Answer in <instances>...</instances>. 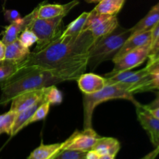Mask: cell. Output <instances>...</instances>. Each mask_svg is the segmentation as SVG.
<instances>
[{
    "label": "cell",
    "mask_w": 159,
    "mask_h": 159,
    "mask_svg": "<svg viewBox=\"0 0 159 159\" xmlns=\"http://www.w3.org/2000/svg\"><path fill=\"white\" fill-rule=\"evenodd\" d=\"M87 65L88 55L57 68H47L34 65L20 68L11 79L0 85V104L6 105L14 97L25 92L41 89L66 81L77 80L85 73Z\"/></svg>",
    "instance_id": "1"
},
{
    "label": "cell",
    "mask_w": 159,
    "mask_h": 159,
    "mask_svg": "<svg viewBox=\"0 0 159 159\" xmlns=\"http://www.w3.org/2000/svg\"><path fill=\"white\" fill-rule=\"evenodd\" d=\"M96 40L91 31L89 30L76 35H61L40 51L30 52L24 61L20 62V66L23 68L34 65L47 68H57L88 55Z\"/></svg>",
    "instance_id": "2"
},
{
    "label": "cell",
    "mask_w": 159,
    "mask_h": 159,
    "mask_svg": "<svg viewBox=\"0 0 159 159\" xmlns=\"http://www.w3.org/2000/svg\"><path fill=\"white\" fill-rule=\"evenodd\" d=\"M130 34V29L119 25L111 34L97 39L89 51L87 67L95 70L101 63L113 59Z\"/></svg>",
    "instance_id": "3"
},
{
    "label": "cell",
    "mask_w": 159,
    "mask_h": 159,
    "mask_svg": "<svg viewBox=\"0 0 159 159\" xmlns=\"http://www.w3.org/2000/svg\"><path fill=\"white\" fill-rule=\"evenodd\" d=\"M127 99L135 106L138 105L132 93H128L117 85H107L102 89L93 94H83L84 128H91L95 108L103 102L112 99Z\"/></svg>",
    "instance_id": "4"
},
{
    "label": "cell",
    "mask_w": 159,
    "mask_h": 159,
    "mask_svg": "<svg viewBox=\"0 0 159 159\" xmlns=\"http://www.w3.org/2000/svg\"><path fill=\"white\" fill-rule=\"evenodd\" d=\"M65 16L51 19H39L35 17L28 29L31 30L37 37V46L33 52L40 51L62 34L61 24Z\"/></svg>",
    "instance_id": "5"
},
{
    "label": "cell",
    "mask_w": 159,
    "mask_h": 159,
    "mask_svg": "<svg viewBox=\"0 0 159 159\" xmlns=\"http://www.w3.org/2000/svg\"><path fill=\"white\" fill-rule=\"evenodd\" d=\"M100 138L91 128H84L83 130H75L66 141H64L63 150H73L87 152L93 150L96 141Z\"/></svg>",
    "instance_id": "6"
},
{
    "label": "cell",
    "mask_w": 159,
    "mask_h": 159,
    "mask_svg": "<svg viewBox=\"0 0 159 159\" xmlns=\"http://www.w3.org/2000/svg\"><path fill=\"white\" fill-rule=\"evenodd\" d=\"M150 50L151 43L137 48V49L126 54L118 61L114 63L115 65L113 70L110 72L107 73L105 75V78L110 77V76L118 72H120V71H130L132 68L141 65L148 57Z\"/></svg>",
    "instance_id": "7"
},
{
    "label": "cell",
    "mask_w": 159,
    "mask_h": 159,
    "mask_svg": "<svg viewBox=\"0 0 159 159\" xmlns=\"http://www.w3.org/2000/svg\"><path fill=\"white\" fill-rule=\"evenodd\" d=\"M136 110L138 121L147 132L151 142L155 148L159 147V119L152 116L142 105H137Z\"/></svg>",
    "instance_id": "8"
},
{
    "label": "cell",
    "mask_w": 159,
    "mask_h": 159,
    "mask_svg": "<svg viewBox=\"0 0 159 159\" xmlns=\"http://www.w3.org/2000/svg\"><path fill=\"white\" fill-rule=\"evenodd\" d=\"M152 30L130 35L124 42L120 49L113 57L112 61H113V63L118 61L121 57H124L127 53L130 52L137 48H141V47L150 44L152 43Z\"/></svg>",
    "instance_id": "9"
},
{
    "label": "cell",
    "mask_w": 159,
    "mask_h": 159,
    "mask_svg": "<svg viewBox=\"0 0 159 159\" xmlns=\"http://www.w3.org/2000/svg\"><path fill=\"white\" fill-rule=\"evenodd\" d=\"M37 17V8L34 9L30 14L26 15L23 18H20L16 21L11 23L9 26H6L2 41L5 45H7L17 40L20 34L28 28L32 20Z\"/></svg>",
    "instance_id": "10"
},
{
    "label": "cell",
    "mask_w": 159,
    "mask_h": 159,
    "mask_svg": "<svg viewBox=\"0 0 159 159\" xmlns=\"http://www.w3.org/2000/svg\"><path fill=\"white\" fill-rule=\"evenodd\" d=\"M43 99V88L38 90L25 92L14 97L11 101L10 110L20 113L30 108Z\"/></svg>",
    "instance_id": "11"
},
{
    "label": "cell",
    "mask_w": 159,
    "mask_h": 159,
    "mask_svg": "<svg viewBox=\"0 0 159 159\" xmlns=\"http://www.w3.org/2000/svg\"><path fill=\"white\" fill-rule=\"evenodd\" d=\"M79 3L78 0H73L65 5L41 3L37 7V17L39 19H51L61 16H65Z\"/></svg>",
    "instance_id": "12"
},
{
    "label": "cell",
    "mask_w": 159,
    "mask_h": 159,
    "mask_svg": "<svg viewBox=\"0 0 159 159\" xmlns=\"http://www.w3.org/2000/svg\"><path fill=\"white\" fill-rule=\"evenodd\" d=\"M79 88L83 94H93L107 85L106 78L93 73H83L77 79Z\"/></svg>",
    "instance_id": "13"
},
{
    "label": "cell",
    "mask_w": 159,
    "mask_h": 159,
    "mask_svg": "<svg viewBox=\"0 0 159 159\" xmlns=\"http://www.w3.org/2000/svg\"><path fill=\"white\" fill-rule=\"evenodd\" d=\"M159 22V3L152 8L148 13L140 20L135 26L130 28V35L152 30Z\"/></svg>",
    "instance_id": "14"
},
{
    "label": "cell",
    "mask_w": 159,
    "mask_h": 159,
    "mask_svg": "<svg viewBox=\"0 0 159 159\" xmlns=\"http://www.w3.org/2000/svg\"><path fill=\"white\" fill-rule=\"evenodd\" d=\"M63 142L51 144H44L41 142L39 147L30 154L27 159H53L63 150Z\"/></svg>",
    "instance_id": "15"
},
{
    "label": "cell",
    "mask_w": 159,
    "mask_h": 159,
    "mask_svg": "<svg viewBox=\"0 0 159 159\" xmlns=\"http://www.w3.org/2000/svg\"><path fill=\"white\" fill-rule=\"evenodd\" d=\"M30 54L29 48L23 47L20 43L19 40L6 45V54L5 59L15 62H22Z\"/></svg>",
    "instance_id": "16"
},
{
    "label": "cell",
    "mask_w": 159,
    "mask_h": 159,
    "mask_svg": "<svg viewBox=\"0 0 159 159\" xmlns=\"http://www.w3.org/2000/svg\"><path fill=\"white\" fill-rule=\"evenodd\" d=\"M120 149L119 141L113 138H100L97 140L93 150L99 155H111L116 156Z\"/></svg>",
    "instance_id": "17"
},
{
    "label": "cell",
    "mask_w": 159,
    "mask_h": 159,
    "mask_svg": "<svg viewBox=\"0 0 159 159\" xmlns=\"http://www.w3.org/2000/svg\"><path fill=\"white\" fill-rule=\"evenodd\" d=\"M43 102H45L44 99H41V100L39 101L38 102L34 104V106H32V107H30V108L26 109V110L17 113L15 122H14L13 127H12V133H11V136H14V135L16 134L17 133H19L22 129H23L24 127H26V126H28V121H29L30 119L32 117L33 114H34V112L37 110V109L38 108Z\"/></svg>",
    "instance_id": "18"
},
{
    "label": "cell",
    "mask_w": 159,
    "mask_h": 159,
    "mask_svg": "<svg viewBox=\"0 0 159 159\" xmlns=\"http://www.w3.org/2000/svg\"><path fill=\"white\" fill-rule=\"evenodd\" d=\"M118 26H119V22H118L117 17H116V15H113L98 25L94 29L92 30L91 32L93 37L97 40L100 37L111 34L118 27Z\"/></svg>",
    "instance_id": "19"
},
{
    "label": "cell",
    "mask_w": 159,
    "mask_h": 159,
    "mask_svg": "<svg viewBox=\"0 0 159 159\" xmlns=\"http://www.w3.org/2000/svg\"><path fill=\"white\" fill-rule=\"evenodd\" d=\"M125 0H102L94 8V10L101 14L116 15L122 9Z\"/></svg>",
    "instance_id": "20"
},
{
    "label": "cell",
    "mask_w": 159,
    "mask_h": 159,
    "mask_svg": "<svg viewBox=\"0 0 159 159\" xmlns=\"http://www.w3.org/2000/svg\"><path fill=\"white\" fill-rule=\"evenodd\" d=\"M19 62L5 60L0 61V85L7 82L20 69Z\"/></svg>",
    "instance_id": "21"
},
{
    "label": "cell",
    "mask_w": 159,
    "mask_h": 159,
    "mask_svg": "<svg viewBox=\"0 0 159 159\" xmlns=\"http://www.w3.org/2000/svg\"><path fill=\"white\" fill-rule=\"evenodd\" d=\"M89 15V12H86L81 14L74 21L68 25L66 29L62 32L61 36H72L82 33V28H83L84 24H85Z\"/></svg>",
    "instance_id": "22"
},
{
    "label": "cell",
    "mask_w": 159,
    "mask_h": 159,
    "mask_svg": "<svg viewBox=\"0 0 159 159\" xmlns=\"http://www.w3.org/2000/svg\"><path fill=\"white\" fill-rule=\"evenodd\" d=\"M111 16V15H106V14H101L95 11L94 9L89 12L88 18L84 24L83 28H82V32L84 31H91L92 30L94 29L95 27L102 23L103 21L107 20Z\"/></svg>",
    "instance_id": "23"
},
{
    "label": "cell",
    "mask_w": 159,
    "mask_h": 159,
    "mask_svg": "<svg viewBox=\"0 0 159 159\" xmlns=\"http://www.w3.org/2000/svg\"><path fill=\"white\" fill-rule=\"evenodd\" d=\"M17 113L9 110V112L0 115V135L2 134H7L10 135Z\"/></svg>",
    "instance_id": "24"
},
{
    "label": "cell",
    "mask_w": 159,
    "mask_h": 159,
    "mask_svg": "<svg viewBox=\"0 0 159 159\" xmlns=\"http://www.w3.org/2000/svg\"><path fill=\"white\" fill-rule=\"evenodd\" d=\"M43 99L51 105L60 104L63 101V95L55 85H52L43 88Z\"/></svg>",
    "instance_id": "25"
},
{
    "label": "cell",
    "mask_w": 159,
    "mask_h": 159,
    "mask_svg": "<svg viewBox=\"0 0 159 159\" xmlns=\"http://www.w3.org/2000/svg\"><path fill=\"white\" fill-rule=\"evenodd\" d=\"M20 43L23 47L26 48H30L34 43L37 42V37L31 30L26 28L18 37Z\"/></svg>",
    "instance_id": "26"
},
{
    "label": "cell",
    "mask_w": 159,
    "mask_h": 159,
    "mask_svg": "<svg viewBox=\"0 0 159 159\" xmlns=\"http://www.w3.org/2000/svg\"><path fill=\"white\" fill-rule=\"evenodd\" d=\"M50 106L51 104L48 103L47 102H43L38 108L37 109L34 113L33 114L32 117L30 119V120L28 121V125L33 123L37 122V121L42 120L44 119L47 116H48V113H49L50 110Z\"/></svg>",
    "instance_id": "27"
},
{
    "label": "cell",
    "mask_w": 159,
    "mask_h": 159,
    "mask_svg": "<svg viewBox=\"0 0 159 159\" xmlns=\"http://www.w3.org/2000/svg\"><path fill=\"white\" fill-rule=\"evenodd\" d=\"M86 152L73 150H61L53 159H85Z\"/></svg>",
    "instance_id": "28"
},
{
    "label": "cell",
    "mask_w": 159,
    "mask_h": 159,
    "mask_svg": "<svg viewBox=\"0 0 159 159\" xmlns=\"http://www.w3.org/2000/svg\"><path fill=\"white\" fill-rule=\"evenodd\" d=\"M152 90H159V74L153 75L152 79L143 85L139 93L152 91Z\"/></svg>",
    "instance_id": "29"
},
{
    "label": "cell",
    "mask_w": 159,
    "mask_h": 159,
    "mask_svg": "<svg viewBox=\"0 0 159 159\" xmlns=\"http://www.w3.org/2000/svg\"><path fill=\"white\" fill-rule=\"evenodd\" d=\"M4 16L6 20L9 23H13L21 18L20 12L15 9H6L4 12Z\"/></svg>",
    "instance_id": "30"
},
{
    "label": "cell",
    "mask_w": 159,
    "mask_h": 159,
    "mask_svg": "<svg viewBox=\"0 0 159 159\" xmlns=\"http://www.w3.org/2000/svg\"><path fill=\"white\" fill-rule=\"evenodd\" d=\"M159 51V31L158 33V35L155 37V39L154 40V41L151 43V50L150 53H149L148 58L149 60H152V58H154L156 54Z\"/></svg>",
    "instance_id": "31"
},
{
    "label": "cell",
    "mask_w": 159,
    "mask_h": 159,
    "mask_svg": "<svg viewBox=\"0 0 159 159\" xmlns=\"http://www.w3.org/2000/svg\"><path fill=\"white\" fill-rule=\"evenodd\" d=\"M146 68L149 73L152 75L159 74V62H154V63L148 64Z\"/></svg>",
    "instance_id": "32"
},
{
    "label": "cell",
    "mask_w": 159,
    "mask_h": 159,
    "mask_svg": "<svg viewBox=\"0 0 159 159\" xmlns=\"http://www.w3.org/2000/svg\"><path fill=\"white\" fill-rule=\"evenodd\" d=\"M144 107L147 109V110H153V109L159 107V93L157 98L153 101V102H152L150 104H148V105L144 106Z\"/></svg>",
    "instance_id": "33"
},
{
    "label": "cell",
    "mask_w": 159,
    "mask_h": 159,
    "mask_svg": "<svg viewBox=\"0 0 159 159\" xmlns=\"http://www.w3.org/2000/svg\"><path fill=\"white\" fill-rule=\"evenodd\" d=\"M159 154V147L155 148V149L154 151H152V152H150L149 154H148L147 155H145L143 158L140 159H155L156 157L158 156Z\"/></svg>",
    "instance_id": "34"
},
{
    "label": "cell",
    "mask_w": 159,
    "mask_h": 159,
    "mask_svg": "<svg viewBox=\"0 0 159 159\" xmlns=\"http://www.w3.org/2000/svg\"><path fill=\"white\" fill-rule=\"evenodd\" d=\"M99 158H100V155L96 151L91 150L86 152L85 159H99Z\"/></svg>",
    "instance_id": "35"
},
{
    "label": "cell",
    "mask_w": 159,
    "mask_h": 159,
    "mask_svg": "<svg viewBox=\"0 0 159 159\" xmlns=\"http://www.w3.org/2000/svg\"><path fill=\"white\" fill-rule=\"evenodd\" d=\"M5 54H6V45L0 40V61L5 60Z\"/></svg>",
    "instance_id": "36"
},
{
    "label": "cell",
    "mask_w": 159,
    "mask_h": 159,
    "mask_svg": "<svg viewBox=\"0 0 159 159\" xmlns=\"http://www.w3.org/2000/svg\"><path fill=\"white\" fill-rule=\"evenodd\" d=\"M148 110V112L152 115V116L159 119V107H158V108L153 109V110Z\"/></svg>",
    "instance_id": "37"
},
{
    "label": "cell",
    "mask_w": 159,
    "mask_h": 159,
    "mask_svg": "<svg viewBox=\"0 0 159 159\" xmlns=\"http://www.w3.org/2000/svg\"><path fill=\"white\" fill-rule=\"evenodd\" d=\"M115 155H100V158L99 159H115Z\"/></svg>",
    "instance_id": "38"
},
{
    "label": "cell",
    "mask_w": 159,
    "mask_h": 159,
    "mask_svg": "<svg viewBox=\"0 0 159 159\" xmlns=\"http://www.w3.org/2000/svg\"><path fill=\"white\" fill-rule=\"evenodd\" d=\"M85 1L88 3H96V2L99 3V2H101L102 0H85Z\"/></svg>",
    "instance_id": "39"
},
{
    "label": "cell",
    "mask_w": 159,
    "mask_h": 159,
    "mask_svg": "<svg viewBox=\"0 0 159 159\" xmlns=\"http://www.w3.org/2000/svg\"><path fill=\"white\" fill-rule=\"evenodd\" d=\"M154 62H159V57H157V58H155V60L152 61H148V64H150V63H154Z\"/></svg>",
    "instance_id": "40"
},
{
    "label": "cell",
    "mask_w": 159,
    "mask_h": 159,
    "mask_svg": "<svg viewBox=\"0 0 159 159\" xmlns=\"http://www.w3.org/2000/svg\"><path fill=\"white\" fill-rule=\"evenodd\" d=\"M159 57V51H158V53H157V54H156V55H155V57H154V58H152V60H149V61H152L155 60V58H157V57Z\"/></svg>",
    "instance_id": "41"
}]
</instances>
